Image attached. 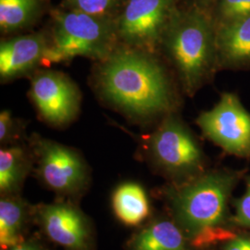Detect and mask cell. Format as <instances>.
<instances>
[{"label": "cell", "instance_id": "obj_17", "mask_svg": "<svg viewBox=\"0 0 250 250\" xmlns=\"http://www.w3.org/2000/svg\"><path fill=\"white\" fill-rule=\"evenodd\" d=\"M40 0H0L2 33H14L30 26L40 10Z\"/></svg>", "mask_w": 250, "mask_h": 250}, {"label": "cell", "instance_id": "obj_22", "mask_svg": "<svg viewBox=\"0 0 250 250\" xmlns=\"http://www.w3.org/2000/svg\"><path fill=\"white\" fill-rule=\"evenodd\" d=\"M219 250H250V233H235L221 243Z\"/></svg>", "mask_w": 250, "mask_h": 250}, {"label": "cell", "instance_id": "obj_16", "mask_svg": "<svg viewBox=\"0 0 250 250\" xmlns=\"http://www.w3.org/2000/svg\"><path fill=\"white\" fill-rule=\"evenodd\" d=\"M111 201L117 219L126 226H141L151 214L146 192L137 183L128 182L117 187Z\"/></svg>", "mask_w": 250, "mask_h": 250}, {"label": "cell", "instance_id": "obj_10", "mask_svg": "<svg viewBox=\"0 0 250 250\" xmlns=\"http://www.w3.org/2000/svg\"><path fill=\"white\" fill-rule=\"evenodd\" d=\"M30 95L40 115L49 125H68L79 111V89L62 72L47 71L36 74L32 79Z\"/></svg>", "mask_w": 250, "mask_h": 250}, {"label": "cell", "instance_id": "obj_15", "mask_svg": "<svg viewBox=\"0 0 250 250\" xmlns=\"http://www.w3.org/2000/svg\"><path fill=\"white\" fill-rule=\"evenodd\" d=\"M33 153L20 145L4 146L0 150L1 197L20 196L21 188L33 167Z\"/></svg>", "mask_w": 250, "mask_h": 250}, {"label": "cell", "instance_id": "obj_18", "mask_svg": "<svg viewBox=\"0 0 250 250\" xmlns=\"http://www.w3.org/2000/svg\"><path fill=\"white\" fill-rule=\"evenodd\" d=\"M73 9L96 17L107 18L118 0H70Z\"/></svg>", "mask_w": 250, "mask_h": 250}, {"label": "cell", "instance_id": "obj_23", "mask_svg": "<svg viewBox=\"0 0 250 250\" xmlns=\"http://www.w3.org/2000/svg\"><path fill=\"white\" fill-rule=\"evenodd\" d=\"M41 235L28 236L25 240L7 250H52L48 248V245Z\"/></svg>", "mask_w": 250, "mask_h": 250}, {"label": "cell", "instance_id": "obj_3", "mask_svg": "<svg viewBox=\"0 0 250 250\" xmlns=\"http://www.w3.org/2000/svg\"><path fill=\"white\" fill-rule=\"evenodd\" d=\"M216 38L212 21L198 9L174 14L163 36L161 45L188 96L197 93L219 66Z\"/></svg>", "mask_w": 250, "mask_h": 250}, {"label": "cell", "instance_id": "obj_13", "mask_svg": "<svg viewBox=\"0 0 250 250\" xmlns=\"http://www.w3.org/2000/svg\"><path fill=\"white\" fill-rule=\"evenodd\" d=\"M127 250H196L169 217H157L137 230L126 243Z\"/></svg>", "mask_w": 250, "mask_h": 250}, {"label": "cell", "instance_id": "obj_5", "mask_svg": "<svg viewBox=\"0 0 250 250\" xmlns=\"http://www.w3.org/2000/svg\"><path fill=\"white\" fill-rule=\"evenodd\" d=\"M146 149L153 165L180 184L205 172V155L195 135L179 118L168 114L147 138Z\"/></svg>", "mask_w": 250, "mask_h": 250}, {"label": "cell", "instance_id": "obj_8", "mask_svg": "<svg viewBox=\"0 0 250 250\" xmlns=\"http://www.w3.org/2000/svg\"><path fill=\"white\" fill-rule=\"evenodd\" d=\"M202 134L233 156L250 158V112L235 94L224 93L220 101L197 120Z\"/></svg>", "mask_w": 250, "mask_h": 250}, {"label": "cell", "instance_id": "obj_20", "mask_svg": "<svg viewBox=\"0 0 250 250\" xmlns=\"http://www.w3.org/2000/svg\"><path fill=\"white\" fill-rule=\"evenodd\" d=\"M222 22L250 15V0H221L219 7Z\"/></svg>", "mask_w": 250, "mask_h": 250}, {"label": "cell", "instance_id": "obj_1", "mask_svg": "<svg viewBox=\"0 0 250 250\" xmlns=\"http://www.w3.org/2000/svg\"><path fill=\"white\" fill-rule=\"evenodd\" d=\"M243 171L208 170L162 190L172 221L196 250H207L235 234L229 201Z\"/></svg>", "mask_w": 250, "mask_h": 250}, {"label": "cell", "instance_id": "obj_7", "mask_svg": "<svg viewBox=\"0 0 250 250\" xmlns=\"http://www.w3.org/2000/svg\"><path fill=\"white\" fill-rule=\"evenodd\" d=\"M34 223L42 235L63 250H95L92 222L73 200L59 198L34 206Z\"/></svg>", "mask_w": 250, "mask_h": 250}, {"label": "cell", "instance_id": "obj_4", "mask_svg": "<svg viewBox=\"0 0 250 250\" xmlns=\"http://www.w3.org/2000/svg\"><path fill=\"white\" fill-rule=\"evenodd\" d=\"M116 26L107 18L73 9L53 14L46 63L68 62L75 57L103 61L114 50Z\"/></svg>", "mask_w": 250, "mask_h": 250}, {"label": "cell", "instance_id": "obj_9", "mask_svg": "<svg viewBox=\"0 0 250 250\" xmlns=\"http://www.w3.org/2000/svg\"><path fill=\"white\" fill-rule=\"evenodd\" d=\"M172 0H129L117 23V36L129 47L153 53L174 16Z\"/></svg>", "mask_w": 250, "mask_h": 250}, {"label": "cell", "instance_id": "obj_12", "mask_svg": "<svg viewBox=\"0 0 250 250\" xmlns=\"http://www.w3.org/2000/svg\"><path fill=\"white\" fill-rule=\"evenodd\" d=\"M218 65L228 69H250V15L222 22L217 28Z\"/></svg>", "mask_w": 250, "mask_h": 250}, {"label": "cell", "instance_id": "obj_6", "mask_svg": "<svg viewBox=\"0 0 250 250\" xmlns=\"http://www.w3.org/2000/svg\"><path fill=\"white\" fill-rule=\"evenodd\" d=\"M37 177L60 198L75 201L87 190L89 168L79 152L37 136L32 139Z\"/></svg>", "mask_w": 250, "mask_h": 250}, {"label": "cell", "instance_id": "obj_14", "mask_svg": "<svg viewBox=\"0 0 250 250\" xmlns=\"http://www.w3.org/2000/svg\"><path fill=\"white\" fill-rule=\"evenodd\" d=\"M34 223V206L21 196L1 197L0 247L7 250L25 240L27 230Z\"/></svg>", "mask_w": 250, "mask_h": 250}, {"label": "cell", "instance_id": "obj_24", "mask_svg": "<svg viewBox=\"0 0 250 250\" xmlns=\"http://www.w3.org/2000/svg\"><path fill=\"white\" fill-rule=\"evenodd\" d=\"M200 3H202L203 5H209L210 3H213L216 0H198Z\"/></svg>", "mask_w": 250, "mask_h": 250}, {"label": "cell", "instance_id": "obj_21", "mask_svg": "<svg viewBox=\"0 0 250 250\" xmlns=\"http://www.w3.org/2000/svg\"><path fill=\"white\" fill-rule=\"evenodd\" d=\"M20 135L18 121L15 120L9 110L0 113V141L1 144L12 143Z\"/></svg>", "mask_w": 250, "mask_h": 250}, {"label": "cell", "instance_id": "obj_2", "mask_svg": "<svg viewBox=\"0 0 250 250\" xmlns=\"http://www.w3.org/2000/svg\"><path fill=\"white\" fill-rule=\"evenodd\" d=\"M97 81L108 102L134 118L167 114L173 107L170 80L150 52L129 46L113 50L102 61Z\"/></svg>", "mask_w": 250, "mask_h": 250}, {"label": "cell", "instance_id": "obj_19", "mask_svg": "<svg viewBox=\"0 0 250 250\" xmlns=\"http://www.w3.org/2000/svg\"><path fill=\"white\" fill-rule=\"evenodd\" d=\"M246 184L244 195L232 202L234 214L232 215V224L235 228L250 230V176L246 180Z\"/></svg>", "mask_w": 250, "mask_h": 250}, {"label": "cell", "instance_id": "obj_11", "mask_svg": "<svg viewBox=\"0 0 250 250\" xmlns=\"http://www.w3.org/2000/svg\"><path fill=\"white\" fill-rule=\"evenodd\" d=\"M49 39L42 33L10 37L0 45V77L10 81L46 63Z\"/></svg>", "mask_w": 250, "mask_h": 250}]
</instances>
